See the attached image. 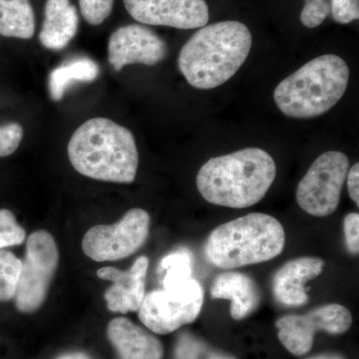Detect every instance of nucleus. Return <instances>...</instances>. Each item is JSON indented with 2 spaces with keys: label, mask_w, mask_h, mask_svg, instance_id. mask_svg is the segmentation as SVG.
Returning <instances> with one entry per match:
<instances>
[{
  "label": "nucleus",
  "mask_w": 359,
  "mask_h": 359,
  "mask_svg": "<svg viewBox=\"0 0 359 359\" xmlns=\"http://www.w3.org/2000/svg\"><path fill=\"white\" fill-rule=\"evenodd\" d=\"M252 44V33L240 21L203 26L180 51L179 69L191 86L217 88L242 67Z\"/></svg>",
  "instance_id": "nucleus-1"
},
{
  "label": "nucleus",
  "mask_w": 359,
  "mask_h": 359,
  "mask_svg": "<svg viewBox=\"0 0 359 359\" xmlns=\"http://www.w3.org/2000/svg\"><path fill=\"white\" fill-rule=\"evenodd\" d=\"M276 176L268 152L247 148L208 161L198 173L197 188L212 205L244 209L264 199Z\"/></svg>",
  "instance_id": "nucleus-2"
},
{
  "label": "nucleus",
  "mask_w": 359,
  "mask_h": 359,
  "mask_svg": "<svg viewBox=\"0 0 359 359\" xmlns=\"http://www.w3.org/2000/svg\"><path fill=\"white\" fill-rule=\"evenodd\" d=\"M71 165L88 178L131 184L136 178L139 154L134 135L108 118H93L73 133L68 144Z\"/></svg>",
  "instance_id": "nucleus-3"
},
{
  "label": "nucleus",
  "mask_w": 359,
  "mask_h": 359,
  "mask_svg": "<svg viewBox=\"0 0 359 359\" xmlns=\"http://www.w3.org/2000/svg\"><path fill=\"white\" fill-rule=\"evenodd\" d=\"M285 245L282 224L269 215L252 212L217 226L205 241L204 252L212 266L231 269L271 261Z\"/></svg>",
  "instance_id": "nucleus-4"
},
{
  "label": "nucleus",
  "mask_w": 359,
  "mask_h": 359,
  "mask_svg": "<svg viewBox=\"0 0 359 359\" xmlns=\"http://www.w3.org/2000/svg\"><path fill=\"white\" fill-rule=\"evenodd\" d=\"M349 81L346 61L325 54L283 79L273 92L278 109L287 117L313 118L327 113L344 95Z\"/></svg>",
  "instance_id": "nucleus-5"
},
{
  "label": "nucleus",
  "mask_w": 359,
  "mask_h": 359,
  "mask_svg": "<svg viewBox=\"0 0 359 359\" xmlns=\"http://www.w3.org/2000/svg\"><path fill=\"white\" fill-rule=\"evenodd\" d=\"M203 302L204 290L191 276L146 294L138 311L139 318L154 334H171L197 320Z\"/></svg>",
  "instance_id": "nucleus-6"
},
{
  "label": "nucleus",
  "mask_w": 359,
  "mask_h": 359,
  "mask_svg": "<svg viewBox=\"0 0 359 359\" xmlns=\"http://www.w3.org/2000/svg\"><path fill=\"white\" fill-rule=\"evenodd\" d=\"M58 262L57 245L48 231H37L29 236L14 297L16 309L20 313H33L42 306Z\"/></svg>",
  "instance_id": "nucleus-7"
},
{
  "label": "nucleus",
  "mask_w": 359,
  "mask_h": 359,
  "mask_svg": "<svg viewBox=\"0 0 359 359\" xmlns=\"http://www.w3.org/2000/svg\"><path fill=\"white\" fill-rule=\"evenodd\" d=\"M349 160L344 153L328 151L318 158L297 189V202L314 217H327L339 207Z\"/></svg>",
  "instance_id": "nucleus-8"
},
{
  "label": "nucleus",
  "mask_w": 359,
  "mask_h": 359,
  "mask_svg": "<svg viewBox=\"0 0 359 359\" xmlns=\"http://www.w3.org/2000/svg\"><path fill=\"white\" fill-rule=\"evenodd\" d=\"M150 230V216L134 208L114 224H98L85 233L84 254L95 262H114L135 254L145 244Z\"/></svg>",
  "instance_id": "nucleus-9"
},
{
  "label": "nucleus",
  "mask_w": 359,
  "mask_h": 359,
  "mask_svg": "<svg viewBox=\"0 0 359 359\" xmlns=\"http://www.w3.org/2000/svg\"><path fill=\"white\" fill-rule=\"evenodd\" d=\"M353 323L351 311L339 304L318 306L306 314H289L276 321L278 339L294 355L308 353L313 346L314 335L323 330L328 334L346 332Z\"/></svg>",
  "instance_id": "nucleus-10"
},
{
  "label": "nucleus",
  "mask_w": 359,
  "mask_h": 359,
  "mask_svg": "<svg viewBox=\"0 0 359 359\" xmlns=\"http://www.w3.org/2000/svg\"><path fill=\"white\" fill-rule=\"evenodd\" d=\"M135 20L147 25L196 29L207 25L209 6L205 0H123Z\"/></svg>",
  "instance_id": "nucleus-11"
},
{
  "label": "nucleus",
  "mask_w": 359,
  "mask_h": 359,
  "mask_svg": "<svg viewBox=\"0 0 359 359\" xmlns=\"http://www.w3.org/2000/svg\"><path fill=\"white\" fill-rule=\"evenodd\" d=\"M167 51L164 40L139 25L118 28L108 42V60L116 71L133 65L154 66L166 58Z\"/></svg>",
  "instance_id": "nucleus-12"
},
{
  "label": "nucleus",
  "mask_w": 359,
  "mask_h": 359,
  "mask_svg": "<svg viewBox=\"0 0 359 359\" xmlns=\"http://www.w3.org/2000/svg\"><path fill=\"white\" fill-rule=\"evenodd\" d=\"M148 268V257H140L128 271H120L113 266H105L97 271V276L101 280L113 283L104 294L110 311L127 313L139 311L146 295Z\"/></svg>",
  "instance_id": "nucleus-13"
},
{
  "label": "nucleus",
  "mask_w": 359,
  "mask_h": 359,
  "mask_svg": "<svg viewBox=\"0 0 359 359\" xmlns=\"http://www.w3.org/2000/svg\"><path fill=\"white\" fill-rule=\"evenodd\" d=\"M325 262L318 257H297L278 269L273 278L276 301L289 308L304 306L309 302L306 283L323 273Z\"/></svg>",
  "instance_id": "nucleus-14"
},
{
  "label": "nucleus",
  "mask_w": 359,
  "mask_h": 359,
  "mask_svg": "<svg viewBox=\"0 0 359 359\" xmlns=\"http://www.w3.org/2000/svg\"><path fill=\"white\" fill-rule=\"evenodd\" d=\"M107 337L119 359H162L164 355L160 340L128 318L111 320Z\"/></svg>",
  "instance_id": "nucleus-15"
},
{
  "label": "nucleus",
  "mask_w": 359,
  "mask_h": 359,
  "mask_svg": "<svg viewBox=\"0 0 359 359\" xmlns=\"http://www.w3.org/2000/svg\"><path fill=\"white\" fill-rule=\"evenodd\" d=\"M211 297L231 301V316L236 320L248 318L259 308L261 302V292L255 280L245 273L236 271L221 273L215 278Z\"/></svg>",
  "instance_id": "nucleus-16"
},
{
  "label": "nucleus",
  "mask_w": 359,
  "mask_h": 359,
  "mask_svg": "<svg viewBox=\"0 0 359 359\" xmlns=\"http://www.w3.org/2000/svg\"><path fill=\"white\" fill-rule=\"evenodd\" d=\"M78 25L77 11L70 0H46L40 43L50 50H61L74 39Z\"/></svg>",
  "instance_id": "nucleus-17"
},
{
  "label": "nucleus",
  "mask_w": 359,
  "mask_h": 359,
  "mask_svg": "<svg viewBox=\"0 0 359 359\" xmlns=\"http://www.w3.org/2000/svg\"><path fill=\"white\" fill-rule=\"evenodd\" d=\"M34 32L35 15L30 0H0V35L30 39Z\"/></svg>",
  "instance_id": "nucleus-18"
},
{
  "label": "nucleus",
  "mask_w": 359,
  "mask_h": 359,
  "mask_svg": "<svg viewBox=\"0 0 359 359\" xmlns=\"http://www.w3.org/2000/svg\"><path fill=\"white\" fill-rule=\"evenodd\" d=\"M99 66L88 57L72 59L55 68L49 75L52 100L60 101L66 90L76 82H92L98 77Z\"/></svg>",
  "instance_id": "nucleus-19"
},
{
  "label": "nucleus",
  "mask_w": 359,
  "mask_h": 359,
  "mask_svg": "<svg viewBox=\"0 0 359 359\" xmlns=\"http://www.w3.org/2000/svg\"><path fill=\"white\" fill-rule=\"evenodd\" d=\"M174 359H237L214 348L190 332L179 335L174 349Z\"/></svg>",
  "instance_id": "nucleus-20"
},
{
  "label": "nucleus",
  "mask_w": 359,
  "mask_h": 359,
  "mask_svg": "<svg viewBox=\"0 0 359 359\" xmlns=\"http://www.w3.org/2000/svg\"><path fill=\"white\" fill-rule=\"evenodd\" d=\"M21 271V259L8 250H0V302L14 299Z\"/></svg>",
  "instance_id": "nucleus-21"
},
{
  "label": "nucleus",
  "mask_w": 359,
  "mask_h": 359,
  "mask_svg": "<svg viewBox=\"0 0 359 359\" xmlns=\"http://www.w3.org/2000/svg\"><path fill=\"white\" fill-rule=\"evenodd\" d=\"M160 268L165 273L163 287L181 282L192 276V257L185 250H176L161 261Z\"/></svg>",
  "instance_id": "nucleus-22"
},
{
  "label": "nucleus",
  "mask_w": 359,
  "mask_h": 359,
  "mask_svg": "<svg viewBox=\"0 0 359 359\" xmlns=\"http://www.w3.org/2000/svg\"><path fill=\"white\" fill-rule=\"evenodd\" d=\"M25 236V229L18 223L13 212L0 209V250L22 244Z\"/></svg>",
  "instance_id": "nucleus-23"
},
{
  "label": "nucleus",
  "mask_w": 359,
  "mask_h": 359,
  "mask_svg": "<svg viewBox=\"0 0 359 359\" xmlns=\"http://www.w3.org/2000/svg\"><path fill=\"white\" fill-rule=\"evenodd\" d=\"M85 21L91 25H102L112 13L114 0H78Z\"/></svg>",
  "instance_id": "nucleus-24"
},
{
  "label": "nucleus",
  "mask_w": 359,
  "mask_h": 359,
  "mask_svg": "<svg viewBox=\"0 0 359 359\" xmlns=\"http://www.w3.org/2000/svg\"><path fill=\"white\" fill-rule=\"evenodd\" d=\"M23 138V128L18 123L0 126V157L13 155Z\"/></svg>",
  "instance_id": "nucleus-25"
},
{
  "label": "nucleus",
  "mask_w": 359,
  "mask_h": 359,
  "mask_svg": "<svg viewBox=\"0 0 359 359\" xmlns=\"http://www.w3.org/2000/svg\"><path fill=\"white\" fill-rule=\"evenodd\" d=\"M330 11L327 0H306L301 13L302 23L308 28L318 27L327 18Z\"/></svg>",
  "instance_id": "nucleus-26"
},
{
  "label": "nucleus",
  "mask_w": 359,
  "mask_h": 359,
  "mask_svg": "<svg viewBox=\"0 0 359 359\" xmlns=\"http://www.w3.org/2000/svg\"><path fill=\"white\" fill-rule=\"evenodd\" d=\"M330 11L337 22L347 25L359 18V0H332Z\"/></svg>",
  "instance_id": "nucleus-27"
},
{
  "label": "nucleus",
  "mask_w": 359,
  "mask_h": 359,
  "mask_svg": "<svg viewBox=\"0 0 359 359\" xmlns=\"http://www.w3.org/2000/svg\"><path fill=\"white\" fill-rule=\"evenodd\" d=\"M344 237L347 250L353 255H358L359 252V215L351 212L344 218Z\"/></svg>",
  "instance_id": "nucleus-28"
},
{
  "label": "nucleus",
  "mask_w": 359,
  "mask_h": 359,
  "mask_svg": "<svg viewBox=\"0 0 359 359\" xmlns=\"http://www.w3.org/2000/svg\"><path fill=\"white\" fill-rule=\"evenodd\" d=\"M347 189H348L349 197L359 205V164L356 163L347 173Z\"/></svg>",
  "instance_id": "nucleus-29"
},
{
  "label": "nucleus",
  "mask_w": 359,
  "mask_h": 359,
  "mask_svg": "<svg viewBox=\"0 0 359 359\" xmlns=\"http://www.w3.org/2000/svg\"><path fill=\"white\" fill-rule=\"evenodd\" d=\"M56 359H93L90 358L88 354L83 353H69L62 354Z\"/></svg>",
  "instance_id": "nucleus-30"
},
{
  "label": "nucleus",
  "mask_w": 359,
  "mask_h": 359,
  "mask_svg": "<svg viewBox=\"0 0 359 359\" xmlns=\"http://www.w3.org/2000/svg\"><path fill=\"white\" fill-rule=\"evenodd\" d=\"M306 359H346L344 355L339 353H321Z\"/></svg>",
  "instance_id": "nucleus-31"
}]
</instances>
